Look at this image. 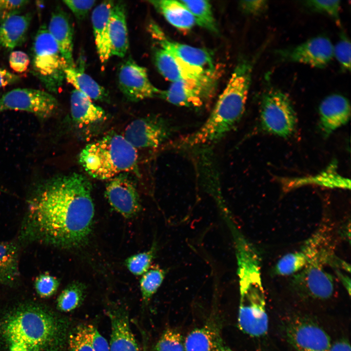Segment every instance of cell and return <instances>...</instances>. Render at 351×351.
<instances>
[{
	"label": "cell",
	"instance_id": "cell-38",
	"mask_svg": "<svg viewBox=\"0 0 351 351\" xmlns=\"http://www.w3.org/2000/svg\"><path fill=\"white\" fill-rule=\"evenodd\" d=\"M306 5L313 11L323 13L339 21L340 0H312L306 1Z\"/></svg>",
	"mask_w": 351,
	"mask_h": 351
},
{
	"label": "cell",
	"instance_id": "cell-10",
	"mask_svg": "<svg viewBox=\"0 0 351 351\" xmlns=\"http://www.w3.org/2000/svg\"><path fill=\"white\" fill-rule=\"evenodd\" d=\"M148 31L160 48L180 61L205 71L215 72L213 55L204 48L177 42L169 38L154 21L148 24Z\"/></svg>",
	"mask_w": 351,
	"mask_h": 351
},
{
	"label": "cell",
	"instance_id": "cell-26",
	"mask_svg": "<svg viewBox=\"0 0 351 351\" xmlns=\"http://www.w3.org/2000/svg\"><path fill=\"white\" fill-rule=\"evenodd\" d=\"M20 244L18 242L0 241V284L12 286L19 280Z\"/></svg>",
	"mask_w": 351,
	"mask_h": 351
},
{
	"label": "cell",
	"instance_id": "cell-8",
	"mask_svg": "<svg viewBox=\"0 0 351 351\" xmlns=\"http://www.w3.org/2000/svg\"><path fill=\"white\" fill-rule=\"evenodd\" d=\"M58 108V101L53 95L38 89L17 88L0 98V112L9 110L23 111L44 119L54 115Z\"/></svg>",
	"mask_w": 351,
	"mask_h": 351
},
{
	"label": "cell",
	"instance_id": "cell-49",
	"mask_svg": "<svg viewBox=\"0 0 351 351\" xmlns=\"http://www.w3.org/2000/svg\"><path fill=\"white\" fill-rule=\"evenodd\" d=\"M214 351H234L228 347L223 345L217 340Z\"/></svg>",
	"mask_w": 351,
	"mask_h": 351
},
{
	"label": "cell",
	"instance_id": "cell-29",
	"mask_svg": "<svg viewBox=\"0 0 351 351\" xmlns=\"http://www.w3.org/2000/svg\"><path fill=\"white\" fill-rule=\"evenodd\" d=\"M217 340L208 326L195 328L184 339V351H214Z\"/></svg>",
	"mask_w": 351,
	"mask_h": 351
},
{
	"label": "cell",
	"instance_id": "cell-25",
	"mask_svg": "<svg viewBox=\"0 0 351 351\" xmlns=\"http://www.w3.org/2000/svg\"><path fill=\"white\" fill-rule=\"evenodd\" d=\"M149 2L169 23L178 29L188 30L196 25L192 14L180 0H156Z\"/></svg>",
	"mask_w": 351,
	"mask_h": 351
},
{
	"label": "cell",
	"instance_id": "cell-9",
	"mask_svg": "<svg viewBox=\"0 0 351 351\" xmlns=\"http://www.w3.org/2000/svg\"><path fill=\"white\" fill-rule=\"evenodd\" d=\"M175 132V127L170 121L156 115L133 120L126 127L123 136L137 150L157 148Z\"/></svg>",
	"mask_w": 351,
	"mask_h": 351
},
{
	"label": "cell",
	"instance_id": "cell-21",
	"mask_svg": "<svg viewBox=\"0 0 351 351\" xmlns=\"http://www.w3.org/2000/svg\"><path fill=\"white\" fill-rule=\"evenodd\" d=\"M47 28L68 65L75 66L73 57L74 30L67 13L57 8L51 15Z\"/></svg>",
	"mask_w": 351,
	"mask_h": 351
},
{
	"label": "cell",
	"instance_id": "cell-32",
	"mask_svg": "<svg viewBox=\"0 0 351 351\" xmlns=\"http://www.w3.org/2000/svg\"><path fill=\"white\" fill-rule=\"evenodd\" d=\"M308 256L302 250L284 255L277 262L274 270L277 274L289 275L300 272L306 265Z\"/></svg>",
	"mask_w": 351,
	"mask_h": 351
},
{
	"label": "cell",
	"instance_id": "cell-19",
	"mask_svg": "<svg viewBox=\"0 0 351 351\" xmlns=\"http://www.w3.org/2000/svg\"><path fill=\"white\" fill-rule=\"evenodd\" d=\"M107 313L111 326L110 351H139L126 310L115 307Z\"/></svg>",
	"mask_w": 351,
	"mask_h": 351
},
{
	"label": "cell",
	"instance_id": "cell-7",
	"mask_svg": "<svg viewBox=\"0 0 351 351\" xmlns=\"http://www.w3.org/2000/svg\"><path fill=\"white\" fill-rule=\"evenodd\" d=\"M260 121L265 132L280 137L292 134L296 124V116L288 97L282 91L269 89L262 96Z\"/></svg>",
	"mask_w": 351,
	"mask_h": 351
},
{
	"label": "cell",
	"instance_id": "cell-27",
	"mask_svg": "<svg viewBox=\"0 0 351 351\" xmlns=\"http://www.w3.org/2000/svg\"><path fill=\"white\" fill-rule=\"evenodd\" d=\"M65 79L77 90L92 100H104L108 98L105 88L89 75L74 66H67L64 70Z\"/></svg>",
	"mask_w": 351,
	"mask_h": 351
},
{
	"label": "cell",
	"instance_id": "cell-6",
	"mask_svg": "<svg viewBox=\"0 0 351 351\" xmlns=\"http://www.w3.org/2000/svg\"><path fill=\"white\" fill-rule=\"evenodd\" d=\"M239 285V328L252 337L264 336L268 330L269 320L262 283Z\"/></svg>",
	"mask_w": 351,
	"mask_h": 351
},
{
	"label": "cell",
	"instance_id": "cell-1",
	"mask_svg": "<svg viewBox=\"0 0 351 351\" xmlns=\"http://www.w3.org/2000/svg\"><path fill=\"white\" fill-rule=\"evenodd\" d=\"M92 191L89 179L77 173L38 183L27 199L19 244L38 243L62 249L85 244L95 215Z\"/></svg>",
	"mask_w": 351,
	"mask_h": 351
},
{
	"label": "cell",
	"instance_id": "cell-28",
	"mask_svg": "<svg viewBox=\"0 0 351 351\" xmlns=\"http://www.w3.org/2000/svg\"><path fill=\"white\" fill-rule=\"evenodd\" d=\"M286 180L284 187L288 190L309 184H317L330 188H350V179L338 175L335 171V166L333 164L315 176Z\"/></svg>",
	"mask_w": 351,
	"mask_h": 351
},
{
	"label": "cell",
	"instance_id": "cell-41",
	"mask_svg": "<svg viewBox=\"0 0 351 351\" xmlns=\"http://www.w3.org/2000/svg\"><path fill=\"white\" fill-rule=\"evenodd\" d=\"M9 62L10 67L17 73L25 71L30 63L27 54L21 51H12L9 56Z\"/></svg>",
	"mask_w": 351,
	"mask_h": 351
},
{
	"label": "cell",
	"instance_id": "cell-16",
	"mask_svg": "<svg viewBox=\"0 0 351 351\" xmlns=\"http://www.w3.org/2000/svg\"><path fill=\"white\" fill-rule=\"evenodd\" d=\"M333 46L329 39L318 36L283 51L280 55L290 61L321 68L327 66L334 57Z\"/></svg>",
	"mask_w": 351,
	"mask_h": 351
},
{
	"label": "cell",
	"instance_id": "cell-24",
	"mask_svg": "<svg viewBox=\"0 0 351 351\" xmlns=\"http://www.w3.org/2000/svg\"><path fill=\"white\" fill-rule=\"evenodd\" d=\"M71 114L73 120L81 126L95 125L105 120V111L95 104L91 99L74 89L70 98Z\"/></svg>",
	"mask_w": 351,
	"mask_h": 351
},
{
	"label": "cell",
	"instance_id": "cell-48",
	"mask_svg": "<svg viewBox=\"0 0 351 351\" xmlns=\"http://www.w3.org/2000/svg\"><path fill=\"white\" fill-rule=\"evenodd\" d=\"M9 351H28V350L25 346L21 344L13 343L10 344Z\"/></svg>",
	"mask_w": 351,
	"mask_h": 351
},
{
	"label": "cell",
	"instance_id": "cell-43",
	"mask_svg": "<svg viewBox=\"0 0 351 351\" xmlns=\"http://www.w3.org/2000/svg\"><path fill=\"white\" fill-rule=\"evenodd\" d=\"M240 5L246 13L257 15L263 13L267 8V1L264 0H242Z\"/></svg>",
	"mask_w": 351,
	"mask_h": 351
},
{
	"label": "cell",
	"instance_id": "cell-44",
	"mask_svg": "<svg viewBox=\"0 0 351 351\" xmlns=\"http://www.w3.org/2000/svg\"><path fill=\"white\" fill-rule=\"evenodd\" d=\"M92 344L94 351H110V346L106 339L93 325L89 324Z\"/></svg>",
	"mask_w": 351,
	"mask_h": 351
},
{
	"label": "cell",
	"instance_id": "cell-18",
	"mask_svg": "<svg viewBox=\"0 0 351 351\" xmlns=\"http://www.w3.org/2000/svg\"><path fill=\"white\" fill-rule=\"evenodd\" d=\"M319 112L321 128L324 135L328 136L349 120L350 104L345 97L332 94L322 101Z\"/></svg>",
	"mask_w": 351,
	"mask_h": 351
},
{
	"label": "cell",
	"instance_id": "cell-34",
	"mask_svg": "<svg viewBox=\"0 0 351 351\" xmlns=\"http://www.w3.org/2000/svg\"><path fill=\"white\" fill-rule=\"evenodd\" d=\"M68 343L71 351H94L89 324H80L73 328L69 334Z\"/></svg>",
	"mask_w": 351,
	"mask_h": 351
},
{
	"label": "cell",
	"instance_id": "cell-13",
	"mask_svg": "<svg viewBox=\"0 0 351 351\" xmlns=\"http://www.w3.org/2000/svg\"><path fill=\"white\" fill-rule=\"evenodd\" d=\"M329 263V257L324 254L309 255L306 265L295 277L296 283L300 284L312 297L325 299L333 293V278L324 268V265Z\"/></svg>",
	"mask_w": 351,
	"mask_h": 351
},
{
	"label": "cell",
	"instance_id": "cell-23",
	"mask_svg": "<svg viewBox=\"0 0 351 351\" xmlns=\"http://www.w3.org/2000/svg\"><path fill=\"white\" fill-rule=\"evenodd\" d=\"M109 34L112 56L124 57L129 47L126 7L122 1L115 3L109 23Z\"/></svg>",
	"mask_w": 351,
	"mask_h": 351
},
{
	"label": "cell",
	"instance_id": "cell-47",
	"mask_svg": "<svg viewBox=\"0 0 351 351\" xmlns=\"http://www.w3.org/2000/svg\"><path fill=\"white\" fill-rule=\"evenodd\" d=\"M336 273L338 277L340 278L341 281L345 288L347 289L348 292L350 295L351 292V281L348 276L342 273L339 271H336Z\"/></svg>",
	"mask_w": 351,
	"mask_h": 351
},
{
	"label": "cell",
	"instance_id": "cell-39",
	"mask_svg": "<svg viewBox=\"0 0 351 351\" xmlns=\"http://www.w3.org/2000/svg\"><path fill=\"white\" fill-rule=\"evenodd\" d=\"M351 43L346 37L342 39L333 46V56L342 68L346 70L351 69Z\"/></svg>",
	"mask_w": 351,
	"mask_h": 351
},
{
	"label": "cell",
	"instance_id": "cell-17",
	"mask_svg": "<svg viewBox=\"0 0 351 351\" xmlns=\"http://www.w3.org/2000/svg\"><path fill=\"white\" fill-rule=\"evenodd\" d=\"M214 91L192 82L176 81L162 91L159 98L176 106L199 109L207 103Z\"/></svg>",
	"mask_w": 351,
	"mask_h": 351
},
{
	"label": "cell",
	"instance_id": "cell-50",
	"mask_svg": "<svg viewBox=\"0 0 351 351\" xmlns=\"http://www.w3.org/2000/svg\"><path fill=\"white\" fill-rule=\"evenodd\" d=\"M142 337H143V338H142V341H143L142 349H143V351H148V350L147 345V341H146V336L144 334V333H143V334H142Z\"/></svg>",
	"mask_w": 351,
	"mask_h": 351
},
{
	"label": "cell",
	"instance_id": "cell-20",
	"mask_svg": "<svg viewBox=\"0 0 351 351\" xmlns=\"http://www.w3.org/2000/svg\"><path fill=\"white\" fill-rule=\"evenodd\" d=\"M115 2L104 1L92 12L91 20L95 45L101 63L106 62L112 56L109 34V23L111 11Z\"/></svg>",
	"mask_w": 351,
	"mask_h": 351
},
{
	"label": "cell",
	"instance_id": "cell-22",
	"mask_svg": "<svg viewBox=\"0 0 351 351\" xmlns=\"http://www.w3.org/2000/svg\"><path fill=\"white\" fill-rule=\"evenodd\" d=\"M32 19L30 13L11 14L0 24V46L11 50L25 41Z\"/></svg>",
	"mask_w": 351,
	"mask_h": 351
},
{
	"label": "cell",
	"instance_id": "cell-12",
	"mask_svg": "<svg viewBox=\"0 0 351 351\" xmlns=\"http://www.w3.org/2000/svg\"><path fill=\"white\" fill-rule=\"evenodd\" d=\"M117 81L121 92L131 101L159 98L162 91L151 83L146 68L132 58H128L120 66Z\"/></svg>",
	"mask_w": 351,
	"mask_h": 351
},
{
	"label": "cell",
	"instance_id": "cell-35",
	"mask_svg": "<svg viewBox=\"0 0 351 351\" xmlns=\"http://www.w3.org/2000/svg\"><path fill=\"white\" fill-rule=\"evenodd\" d=\"M156 252L155 246L153 245L149 250L127 258L125 260V265L133 274L137 276L143 275L150 269Z\"/></svg>",
	"mask_w": 351,
	"mask_h": 351
},
{
	"label": "cell",
	"instance_id": "cell-2",
	"mask_svg": "<svg viewBox=\"0 0 351 351\" xmlns=\"http://www.w3.org/2000/svg\"><path fill=\"white\" fill-rule=\"evenodd\" d=\"M253 66L249 60L239 61L206 120L181 140V146L192 148L217 142L235 127L245 111Z\"/></svg>",
	"mask_w": 351,
	"mask_h": 351
},
{
	"label": "cell",
	"instance_id": "cell-31",
	"mask_svg": "<svg viewBox=\"0 0 351 351\" xmlns=\"http://www.w3.org/2000/svg\"><path fill=\"white\" fill-rule=\"evenodd\" d=\"M86 293L84 284L78 281L69 284L60 293L57 300V309L63 312H71L83 303Z\"/></svg>",
	"mask_w": 351,
	"mask_h": 351
},
{
	"label": "cell",
	"instance_id": "cell-42",
	"mask_svg": "<svg viewBox=\"0 0 351 351\" xmlns=\"http://www.w3.org/2000/svg\"><path fill=\"white\" fill-rule=\"evenodd\" d=\"M29 2L27 0H0V17L2 20L8 16L18 13L19 10Z\"/></svg>",
	"mask_w": 351,
	"mask_h": 351
},
{
	"label": "cell",
	"instance_id": "cell-40",
	"mask_svg": "<svg viewBox=\"0 0 351 351\" xmlns=\"http://www.w3.org/2000/svg\"><path fill=\"white\" fill-rule=\"evenodd\" d=\"M63 2L78 20L85 19L89 11L95 4L96 0H66Z\"/></svg>",
	"mask_w": 351,
	"mask_h": 351
},
{
	"label": "cell",
	"instance_id": "cell-15",
	"mask_svg": "<svg viewBox=\"0 0 351 351\" xmlns=\"http://www.w3.org/2000/svg\"><path fill=\"white\" fill-rule=\"evenodd\" d=\"M289 342L299 351H330L331 339L328 333L313 321L297 319L287 327Z\"/></svg>",
	"mask_w": 351,
	"mask_h": 351
},
{
	"label": "cell",
	"instance_id": "cell-46",
	"mask_svg": "<svg viewBox=\"0 0 351 351\" xmlns=\"http://www.w3.org/2000/svg\"><path fill=\"white\" fill-rule=\"evenodd\" d=\"M330 351H351L350 344L347 339H341L331 345Z\"/></svg>",
	"mask_w": 351,
	"mask_h": 351
},
{
	"label": "cell",
	"instance_id": "cell-37",
	"mask_svg": "<svg viewBox=\"0 0 351 351\" xmlns=\"http://www.w3.org/2000/svg\"><path fill=\"white\" fill-rule=\"evenodd\" d=\"M60 282L58 278L49 273H43L36 278L34 286L37 294L46 298L53 295L57 291Z\"/></svg>",
	"mask_w": 351,
	"mask_h": 351
},
{
	"label": "cell",
	"instance_id": "cell-3",
	"mask_svg": "<svg viewBox=\"0 0 351 351\" xmlns=\"http://www.w3.org/2000/svg\"><path fill=\"white\" fill-rule=\"evenodd\" d=\"M0 331L9 344H21L28 351H55L63 341L65 327L51 312L29 305L6 316L1 323Z\"/></svg>",
	"mask_w": 351,
	"mask_h": 351
},
{
	"label": "cell",
	"instance_id": "cell-45",
	"mask_svg": "<svg viewBox=\"0 0 351 351\" xmlns=\"http://www.w3.org/2000/svg\"><path fill=\"white\" fill-rule=\"evenodd\" d=\"M20 77L5 69L0 68V88L14 84L20 79Z\"/></svg>",
	"mask_w": 351,
	"mask_h": 351
},
{
	"label": "cell",
	"instance_id": "cell-5",
	"mask_svg": "<svg viewBox=\"0 0 351 351\" xmlns=\"http://www.w3.org/2000/svg\"><path fill=\"white\" fill-rule=\"evenodd\" d=\"M68 66L45 25L38 30L32 47L31 72L50 92L58 93Z\"/></svg>",
	"mask_w": 351,
	"mask_h": 351
},
{
	"label": "cell",
	"instance_id": "cell-33",
	"mask_svg": "<svg viewBox=\"0 0 351 351\" xmlns=\"http://www.w3.org/2000/svg\"><path fill=\"white\" fill-rule=\"evenodd\" d=\"M165 276L163 269L154 267L143 274L140 280V289L144 303H147L161 285Z\"/></svg>",
	"mask_w": 351,
	"mask_h": 351
},
{
	"label": "cell",
	"instance_id": "cell-36",
	"mask_svg": "<svg viewBox=\"0 0 351 351\" xmlns=\"http://www.w3.org/2000/svg\"><path fill=\"white\" fill-rule=\"evenodd\" d=\"M184 339L173 329H167L155 346L156 351H184Z\"/></svg>",
	"mask_w": 351,
	"mask_h": 351
},
{
	"label": "cell",
	"instance_id": "cell-11",
	"mask_svg": "<svg viewBox=\"0 0 351 351\" xmlns=\"http://www.w3.org/2000/svg\"><path fill=\"white\" fill-rule=\"evenodd\" d=\"M153 58L157 69L167 80L192 82L214 90L216 72L205 71L188 65L160 47L155 49Z\"/></svg>",
	"mask_w": 351,
	"mask_h": 351
},
{
	"label": "cell",
	"instance_id": "cell-14",
	"mask_svg": "<svg viewBox=\"0 0 351 351\" xmlns=\"http://www.w3.org/2000/svg\"><path fill=\"white\" fill-rule=\"evenodd\" d=\"M128 173L109 179L105 196L111 206L125 218L136 215L140 210V202L136 185Z\"/></svg>",
	"mask_w": 351,
	"mask_h": 351
},
{
	"label": "cell",
	"instance_id": "cell-51",
	"mask_svg": "<svg viewBox=\"0 0 351 351\" xmlns=\"http://www.w3.org/2000/svg\"></svg>",
	"mask_w": 351,
	"mask_h": 351
},
{
	"label": "cell",
	"instance_id": "cell-30",
	"mask_svg": "<svg viewBox=\"0 0 351 351\" xmlns=\"http://www.w3.org/2000/svg\"><path fill=\"white\" fill-rule=\"evenodd\" d=\"M191 12L196 24L213 33L218 32V27L208 0H180Z\"/></svg>",
	"mask_w": 351,
	"mask_h": 351
},
{
	"label": "cell",
	"instance_id": "cell-4",
	"mask_svg": "<svg viewBox=\"0 0 351 351\" xmlns=\"http://www.w3.org/2000/svg\"><path fill=\"white\" fill-rule=\"evenodd\" d=\"M138 158L137 150L123 136L113 133L88 144L78 156L79 162L87 174L100 180L136 172Z\"/></svg>",
	"mask_w": 351,
	"mask_h": 351
}]
</instances>
